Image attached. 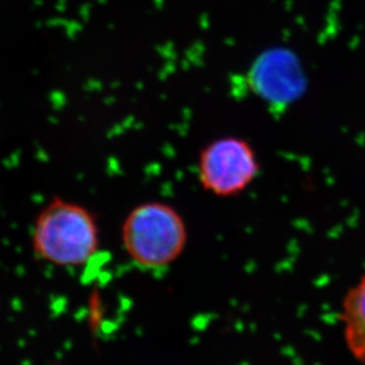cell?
<instances>
[{
  "label": "cell",
  "mask_w": 365,
  "mask_h": 365,
  "mask_svg": "<svg viewBox=\"0 0 365 365\" xmlns=\"http://www.w3.org/2000/svg\"><path fill=\"white\" fill-rule=\"evenodd\" d=\"M31 247L36 257L57 267L85 266L101 247L98 218L82 204L53 198L35 218Z\"/></svg>",
  "instance_id": "1"
},
{
  "label": "cell",
  "mask_w": 365,
  "mask_h": 365,
  "mask_svg": "<svg viewBox=\"0 0 365 365\" xmlns=\"http://www.w3.org/2000/svg\"><path fill=\"white\" fill-rule=\"evenodd\" d=\"M253 145L242 137L225 135L204 145L197 158L202 189L218 198H232L250 189L260 175Z\"/></svg>",
  "instance_id": "3"
},
{
  "label": "cell",
  "mask_w": 365,
  "mask_h": 365,
  "mask_svg": "<svg viewBox=\"0 0 365 365\" xmlns=\"http://www.w3.org/2000/svg\"><path fill=\"white\" fill-rule=\"evenodd\" d=\"M189 241L185 220L163 200L138 204L121 225V245L127 257L146 271L164 269L175 264Z\"/></svg>",
  "instance_id": "2"
},
{
  "label": "cell",
  "mask_w": 365,
  "mask_h": 365,
  "mask_svg": "<svg viewBox=\"0 0 365 365\" xmlns=\"http://www.w3.org/2000/svg\"><path fill=\"white\" fill-rule=\"evenodd\" d=\"M341 318L349 351L365 365V273L345 293Z\"/></svg>",
  "instance_id": "4"
}]
</instances>
